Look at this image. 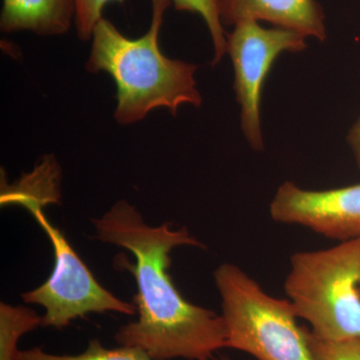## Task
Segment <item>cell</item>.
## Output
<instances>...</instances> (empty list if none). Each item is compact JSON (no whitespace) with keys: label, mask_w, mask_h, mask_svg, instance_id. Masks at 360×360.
<instances>
[{"label":"cell","mask_w":360,"mask_h":360,"mask_svg":"<svg viewBox=\"0 0 360 360\" xmlns=\"http://www.w3.org/2000/svg\"><path fill=\"white\" fill-rule=\"evenodd\" d=\"M112 1L123 4L124 0H75V25L80 39L92 37L94 28L103 18V7Z\"/></svg>","instance_id":"obj_15"},{"label":"cell","mask_w":360,"mask_h":360,"mask_svg":"<svg viewBox=\"0 0 360 360\" xmlns=\"http://www.w3.org/2000/svg\"><path fill=\"white\" fill-rule=\"evenodd\" d=\"M177 11L200 14L203 18L214 47L213 65H217L226 53V33L220 20L219 0H172Z\"/></svg>","instance_id":"obj_13"},{"label":"cell","mask_w":360,"mask_h":360,"mask_svg":"<svg viewBox=\"0 0 360 360\" xmlns=\"http://www.w3.org/2000/svg\"><path fill=\"white\" fill-rule=\"evenodd\" d=\"M41 321L42 317L32 309L0 303V360H20L18 340L41 326Z\"/></svg>","instance_id":"obj_11"},{"label":"cell","mask_w":360,"mask_h":360,"mask_svg":"<svg viewBox=\"0 0 360 360\" xmlns=\"http://www.w3.org/2000/svg\"><path fill=\"white\" fill-rule=\"evenodd\" d=\"M58 168L56 161L46 160L28 175L13 193H7L2 198L1 202L20 203L27 210L34 207H44L47 203L56 202L59 200L58 184Z\"/></svg>","instance_id":"obj_10"},{"label":"cell","mask_w":360,"mask_h":360,"mask_svg":"<svg viewBox=\"0 0 360 360\" xmlns=\"http://www.w3.org/2000/svg\"><path fill=\"white\" fill-rule=\"evenodd\" d=\"M212 360H231L226 355H221V356L217 357V359H213Z\"/></svg>","instance_id":"obj_17"},{"label":"cell","mask_w":360,"mask_h":360,"mask_svg":"<svg viewBox=\"0 0 360 360\" xmlns=\"http://www.w3.org/2000/svg\"><path fill=\"white\" fill-rule=\"evenodd\" d=\"M96 238L131 251L134 264H117L136 279L134 304L139 319L118 329L120 347H139L153 360H212L226 347L224 317L184 300L168 274L170 251L182 245L205 248L186 227L150 226L127 201H117L101 219H92Z\"/></svg>","instance_id":"obj_1"},{"label":"cell","mask_w":360,"mask_h":360,"mask_svg":"<svg viewBox=\"0 0 360 360\" xmlns=\"http://www.w3.org/2000/svg\"><path fill=\"white\" fill-rule=\"evenodd\" d=\"M20 360H153L139 347L105 348L101 340H90L85 352L75 355H56L45 352L42 347L20 352Z\"/></svg>","instance_id":"obj_12"},{"label":"cell","mask_w":360,"mask_h":360,"mask_svg":"<svg viewBox=\"0 0 360 360\" xmlns=\"http://www.w3.org/2000/svg\"><path fill=\"white\" fill-rule=\"evenodd\" d=\"M307 338L316 360H360V338L329 342L317 340L307 328Z\"/></svg>","instance_id":"obj_14"},{"label":"cell","mask_w":360,"mask_h":360,"mask_svg":"<svg viewBox=\"0 0 360 360\" xmlns=\"http://www.w3.org/2000/svg\"><path fill=\"white\" fill-rule=\"evenodd\" d=\"M153 21L143 37L127 39L110 21L101 18L92 34V49L86 70L105 71L117 86L115 120L130 124L143 120L158 108L176 115L182 104L200 106L196 89L198 66L167 58L158 45L163 16L172 0H151Z\"/></svg>","instance_id":"obj_2"},{"label":"cell","mask_w":360,"mask_h":360,"mask_svg":"<svg viewBox=\"0 0 360 360\" xmlns=\"http://www.w3.org/2000/svg\"><path fill=\"white\" fill-rule=\"evenodd\" d=\"M222 25L267 21L305 37L326 39V15L316 0H219Z\"/></svg>","instance_id":"obj_8"},{"label":"cell","mask_w":360,"mask_h":360,"mask_svg":"<svg viewBox=\"0 0 360 360\" xmlns=\"http://www.w3.org/2000/svg\"><path fill=\"white\" fill-rule=\"evenodd\" d=\"M49 236L54 250V269L42 285L21 295L28 304L44 307L42 328L61 329L73 319L96 312L134 315V303L122 302L97 283L89 267L58 227L45 217L42 207L30 210Z\"/></svg>","instance_id":"obj_5"},{"label":"cell","mask_w":360,"mask_h":360,"mask_svg":"<svg viewBox=\"0 0 360 360\" xmlns=\"http://www.w3.org/2000/svg\"><path fill=\"white\" fill-rule=\"evenodd\" d=\"M348 144L354 151L355 160L360 169V117L350 129L347 136Z\"/></svg>","instance_id":"obj_16"},{"label":"cell","mask_w":360,"mask_h":360,"mask_svg":"<svg viewBox=\"0 0 360 360\" xmlns=\"http://www.w3.org/2000/svg\"><path fill=\"white\" fill-rule=\"evenodd\" d=\"M73 18L75 0H4L0 27L4 32L59 35L70 30Z\"/></svg>","instance_id":"obj_9"},{"label":"cell","mask_w":360,"mask_h":360,"mask_svg":"<svg viewBox=\"0 0 360 360\" xmlns=\"http://www.w3.org/2000/svg\"><path fill=\"white\" fill-rule=\"evenodd\" d=\"M271 219L302 225L326 238L343 241L360 238V184L307 191L285 181L269 206Z\"/></svg>","instance_id":"obj_7"},{"label":"cell","mask_w":360,"mask_h":360,"mask_svg":"<svg viewBox=\"0 0 360 360\" xmlns=\"http://www.w3.org/2000/svg\"><path fill=\"white\" fill-rule=\"evenodd\" d=\"M307 37L286 28H265L258 21L245 20L226 34V52L233 63L234 90L241 106V129L255 150L264 149L260 103L265 78L283 52H300Z\"/></svg>","instance_id":"obj_6"},{"label":"cell","mask_w":360,"mask_h":360,"mask_svg":"<svg viewBox=\"0 0 360 360\" xmlns=\"http://www.w3.org/2000/svg\"><path fill=\"white\" fill-rule=\"evenodd\" d=\"M213 276L221 300L227 348L257 360H316L307 328L298 326L290 300L265 292L238 265H219Z\"/></svg>","instance_id":"obj_4"},{"label":"cell","mask_w":360,"mask_h":360,"mask_svg":"<svg viewBox=\"0 0 360 360\" xmlns=\"http://www.w3.org/2000/svg\"><path fill=\"white\" fill-rule=\"evenodd\" d=\"M284 291L317 340L360 338V238L291 255Z\"/></svg>","instance_id":"obj_3"}]
</instances>
